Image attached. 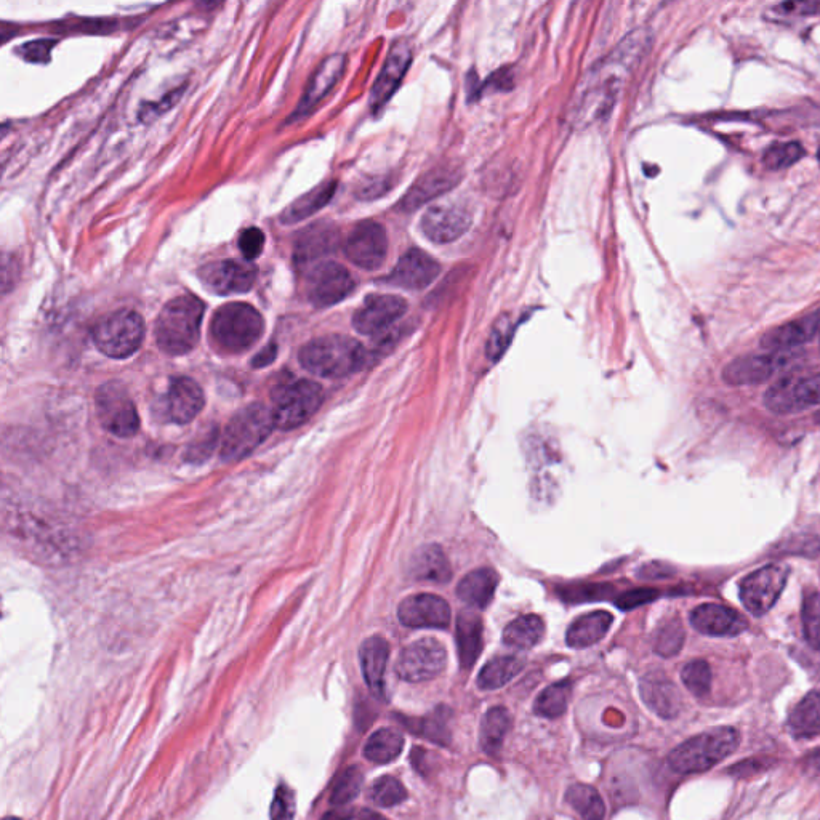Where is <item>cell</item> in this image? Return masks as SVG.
<instances>
[{
	"mask_svg": "<svg viewBox=\"0 0 820 820\" xmlns=\"http://www.w3.org/2000/svg\"><path fill=\"white\" fill-rule=\"evenodd\" d=\"M804 156V149L796 141L776 143L764 153L763 162L769 170L788 169Z\"/></svg>",
	"mask_w": 820,
	"mask_h": 820,
	"instance_id": "47",
	"label": "cell"
},
{
	"mask_svg": "<svg viewBox=\"0 0 820 820\" xmlns=\"http://www.w3.org/2000/svg\"><path fill=\"white\" fill-rule=\"evenodd\" d=\"M545 624L539 615L527 614L513 620L503 630V643L515 649H532L542 641Z\"/></svg>",
	"mask_w": 820,
	"mask_h": 820,
	"instance_id": "38",
	"label": "cell"
},
{
	"mask_svg": "<svg viewBox=\"0 0 820 820\" xmlns=\"http://www.w3.org/2000/svg\"><path fill=\"white\" fill-rule=\"evenodd\" d=\"M340 242L335 226L329 223H316L303 231L295 242V262L298 266L310 265L319 258L334 254Z\"/></svg>",
	"mask_w": 820,
	"mask_h": 820,
	"instance_id": "27",
	"label": "cell"
},
{
	"mask_svg": "<svg viewBox=\"0 0 820 820\" xmlns=\"http://www.w3.org/2000/svg\"><path fill=\"white\" fill-rule=\"evenodd\" d=\"M407 302L396 295H369L353 316L354 329L362 335L383 334L404 316Z\"/></svg>",
	"mask_w": 820,
	"mask_h": 820,
	"instance_id": "18",
	"label": "cell"
},
{
	"mask_svg": "<svg viewBox=\"0 0 820 820\" xmlns=\"http://www.w3.org/2000/svg\"><path fill=\"white\" fill-rule=\"evenodd\" d=\"M273 428H276L273 410L262 402H254L239 410L223 431L222 459L225 462L244 459L265 443Z\"/></svg>",
	"mask_w": 820,
	"mask_h": 820,
	"instance_id": "6",
	"label": "cell"
},
{
	"mask_svg": "<svg viewBox=\"0 0 820 820\" xmlns=\"http://www.w3.org/2000/svg\"><path fill=\"white\" fill-rule=\"evenodd\" d=\"M204 303L193 295L173 298L156 321L157 345L170 356L189 353L199 342Z\"/></svg>",
	"mask_w": 820,
	"mask_h": 820,
	"instance_id": "3",
	"label": "cell"
},
{
	"mask_svg": "<svg viewBox=\"0 0 820 820\" xmlns=\"http://www.w3.org/2000/svg\"><path fill=\"white\" fill-rule=\"evenodd\" d=\"M499 582V574L494 569H476L460 580L457 595L468 606L484 609L492 603Z\"/></svg>",
	"mask_w": 820,
	"mask_h": 820,
	"instance_id": "31",
	"label": "cell"
},
{
	"mask_svg": "<svg viewBox=\"0 0 820 820\" xmlns=\"http://www.w3.org/2000/svg\"><path fill=\"white\" fill-rule=\"evenodd\" d=\"M804 638L808 641L812 649L820 652V593L819 591H809L804 596L803 611Z\"/></svg>",
	"mask_w": 820,
	"mask_h": 820,
	"instance_id": "45",
	"label": "cell"
},
{
	"mask_svg": "<svg viewBox=\"0 0 820 820\" xmlns=\"http://www.w3.org/2000/svg\"><path fill=\"white\" fill-rule=\"evenodd\" d=\"M511 720L510 712L505 707H494L484 715L481 721V734H479V742L481 748L487 755L495 756L503 747L505 737L510 732Z\"/></svg>",
	"mask_w": 820,
	"mask_h": 820,
	"instance_id": "37",
	"label": "cell"
},
{
	"mask_svg": "<svg viewBox=\"0 0 820 820\" xmlns=\"http://www.w3.org/2000/svg\"><path fill=\"white\" fill-rule=\"evenodd\" d=\"M691 624L702 635L726 638L737 636L747 630V620L729 607L721 604H702L691 612Z\"/></svg>",
	"mask_w": 820,
	"mask_h": 820,
	"instance_id": "23",
	"label": "cell"
},
{
	"mask_svg": "<svg viewBox=\"0 0 820 820\" xmlns=\"http://www.w3.org/2000/svg\"><path fill=\"white\" fill-rule=\"evenodd\" d=\"M764 404L779 415L798 414L820 406V374L808 378H782L764 394Z\"/></svg>",
	"mask_w": 820,
	"mask_h": 820,
	"instance_id": "12",
	"label": "cell"
},
{
	"mask_svg": "<svg viewBox=\"0 0 820 820\" xmlns=\"http://www.w3.org/2000/svg\"><path fill=\"white\" fill-rule=\"evenodd\" d=\"M739 742V732L734 728L723 726L710 729L676 747L668 755V764L680 774L710 771L713 766L736 752Z\"/></svg>",
	"mask_w": 820,
	"mask_h": 820,
	"instance_id": "5",
	"label": "cell"
},
{
	"mask_svg": "<svg viewBox=\"0 0 820 820\" xmlns=\"http://www.w3.org/2000/svg\"><path fill=\"white\" fill-rule=\"evenodd\" d=\"M350 817V812L342 811V809H335V811H330L329 814L322 817V820H350Z\"/></svg>",
	"mask_w": 820,
	"mask_h": 820,
	"instance_id": "60",
	"label": "cell"
},
{
	"mask_svg": "<svg viewBox=\"0 0 820 820\" xmlns=\"http://www.w3.org/2000/svg\"><path fill=\"white\" fill-rule=\"evenodd\" d=\"M646 41L648 37L640 33L627 37L624 44H620L619 49L607 58V63L596 71V76L591 79V85L582 97L580 121H593L595 117L606 113L609 105L614 103L622 79L636 65V61L640 60Z\"/></svg>",
	"mask_w": 820,
	"mask_h": 820,
	"instance_id": "1",
	"label": "cell"
},
{
	"mask_svg": "<svg viewBox=\"0 0 820 820\" xmlns=\"http://www.w3.org/2000/svg\"><path fill=\"white\" fill-rule=\"evenodd\" d=\"M364 346L346 335H326L306 343L298 354L303 369L324 378H342L366 364Z\"/></svg>",
	"mask_w": 820,
	"mask_h": 820,
	"instance_id": "2",
	"label": "cell"
},
{
	"mask_svg": "<svg viewBox=\"0 0 820 820\" xmlns=\"http://www.w3.org/2000/svg\"><path fill=\"white\" fill-rule=\"evenodd\" d=\"M263 332L262 314L249 303H228L215 311L210 322V338L220 353H244L257 345Z\"/></svg>",
	"mask_w": 820,
	"mask_h": 820,
	"instance_id": "4",
	"label": "cell"
},
{
	"mask_svg": "<svg viewBox=\"0 0 820 820\" xmlns=\"http://www.w3.org/2000/svg\"><path fill=\"white\" fill-rule=\"evenodd\" d=\"M473 215L467 205H433L423 214L420 228L425 238L436 244H449L470 230Z\"/></svg>",
	"mask_w": 820,
	"mask_h": 820,
	"instance_id": "16",
	"label": "cell"
},
{
	"mask_svg": "<svg viewBox=\"0 0 820 820\" xmlns=\"http://www.w3.org/2000/svg\"><path fill=\"white\" fill-rule=\"evenodd\" d=\"M362 787V772L358 768H348L343 772L340 779L337 780L332 796H330V803L334 806H345L359 795Z\"/></svg>",
	"mask_w": 820,
	"mask_h": 820,
	"instance_id": "48",
	"label": "cell"
},
{
	"mask_svg": "<svg viewBox=\"0 0 820 820\" xmlns=\"http://www.w3.org/2000/svg\"><path fill=\"white\" fill-rule=\"evenodd\" d=\"M359 820H388L386 817L380 816L377 812L369 811V809H364V811L359 814Z\"/></svg>",
	"mask_w": 820,
	"mask_h": 820,
	"instance_id": "61",
	"label": "cell"
},
{
	"mask_svg": "<svg viewBox=\"0 0 820 820\" xmlns=\"http://www.w3.org/2000/svg\"><path fill=\"white\" fill-rule=\"evenodd\" d=\"M335 189H337L335 181H327L324 185L311 189L310 193L298 197L297 201L292 202L284 210V214L281 215V222L284 225H294V223L302 222L305 218L316 214L322 207L329 204L330 199L334 197Z\"/></svg>",
	"mask_w": 820,
	"mask_h": 820,
	"instance_id": "36",
	"label": "cell"
},
{
	"mask_svg": "<svg viewBox=\"0 0 820 820\" xmlns=\"http://www.w3.org/2000/svg\"><path fill=\"white\" fill-rule=\"evenodd\" d=\"M409 571L414 579L425 582L447 583L452 577L451 563L438 545L420 548L410 559Z\"/></svg>",
	"mask_w": 820,
	"mask_h": 820,
	"instance_id": "33",
	"label": "cell"
},
{
	"mask_svg": "<svg viewBox=\"0 0 820 820\" xmlns=\"http://www.w3.org/2000/svg\"><path fill=\"white\" fill-rule=\"evenodd\" d=\"M324 401L321 385L311 380H290L281 383L273 393V417L276 428L289 431L302 427L303 423L318 412Z\"/></svg>",
	"mask_w": 820,
	"mask_h": 820,
	"instance_id": "7",
	"label": "cell"
},
{
	"mask_svg": "<svg viewBox=\"0 0 820 820\" xmlns=\"http://www.w3.org/2000/svg\"><path fill=\"white\" fill-rule=\"evenodd\" d=\"M343 71H345V57L343 55H332V57L327 58L319 66L314 76L311 77L310 84L306 87L305 95H303L294 117H302L311 113L327 97V93L334 89L337 82L340 81Z\"/></svg>",
	"mask_w": 820,
	"mask_h": 820,
	"instance_id": "28",
	"label": "cell"
},
{
	"mask_svg": "<svg viewBox=\"0 0 820 820\" xmlns=\"http://www.w3.org/2000/svg\"><path fill=\"white\" fill-rule=\"evenodd\" d=\"M792 359V351L750 354L729 362L728 366L724 367L723 380L732 386L758 385L787 367Z\"/></svg>",
	"mask_w": 820,
	"mask_h": 820,
	"instance_id": "17",
	"label": "cell"
},
{
	"mask_svg": "<svg viewBox=\"0 0 820 820\" xmlns=\"http://www.w3.org/2000/svg\"><path fill=\"white\" fill-rule=\"evenodd\" d=\"M353 290V276L340 263L321 262L306 274V294L318 308L337 305Z\"/></svg>",
	"mask_w": 820,
	"mask_h": 820,
	"instance_id": "13",
	"label": "cell"
},
{
	"mask_svg": "<svg viewBox=\"0 0 820 820\" xmlns=\"http://www.w3.org/2000/svg\"><path fill=\"white\" fill-rule=\"evenodd\" d=\"M460 667L471 670L483 651V620L476 612L463 611L457 619Z\"/></svg>",
	"mask_w": 820,
	"mask_h": 820,
	"instance_id": "30",
	"label": "cell"
},
{
	"mask_svg": "<svg viewBox=\"0 0 820 820\" xmlns=\"http://www.w3.org/2000/svg\"><path fill=\"white\" fill-rule=\"evenodd\" d=\"M447 664V652L435 638L414 641L402 649L396 662V673L407 683L433 680L443 673Z\"/></svg>",
	"mask_w": 820,
	"mask_h": 820,
	"instance_id": "11",
	"label": "cell"
},
{
	"mask_svg": "<svg viewBox=\"0 0 820 820\" xmlns=\"http://www.w3.org/2000/svg\"><path fill=\"white\" fill-rule=\"evenodd\" d=\"M404 748V737L396 729L382 728L374 732L364 747V756L372 763L386 764L396 760Z\"/></svg>",
	"mask_w": 820,
	"mask_h": 820,
	"instance_id": "40",
	"label": "cell"
},
{
	"mask_svg": "<svg viewBox=\"0 0 820 820\" xmlns=\"http://www.w3.org/2000/svg\"><path fill=\"white\" fill-rule=\"evenodd\" d=\"M780 553L817 558L820 555V537L814 534L792 535L779 545Z\"/></svg>",
	"mask_w": 820,
	"mask_h": 820,
	"instance_id": "49",
	"label": "cell"
},
{
	"mask_svg": "<svg viewBox=\"0 0 820 820\" xmlns=\"http://www.w3.org/2000/svg\"><path fill=\"white\" fill-rule=\"evenodd\" d=\"M372 803L380 808H393L406 800L407 792L404 785L396 777L383 776L375 780L369 792Z\"/></svg>",
	"mask_w": 820,
	"mask_h": 820,
	"instance_id": "43",
	"label": "cell"
},
{
	"mask_svg": "<svg viewBox=\"0 0 820 820\" xmlns=\"http://www.w3.org/2000/svg\"><path fill=\"white\" fill-rule=\"evenodd\" d=\"M257 268L249 262L222 260L209 263L199 270V279L212 294H244L254 287Z\"/></svg>",
	"mask_w": 820,
	"mask_h": 820,
	"instance_id": "15",
	"label": "cell"
},
{
	"mask_svg": "<svg viewBox=\"0 0 820 820\" xmlns=\"http://www.w3.org/2000/svg\"><path fill=\"white\" fill-rule=\"evenodd\" d=\"M612 620H614V617L606 611H596L582 615L567 630V646L574 649H583L599 643L609 632Z\"/></svg>",
	"mask_w": 820,
	"mask_h": 820,
	"instance_id": "34",
	"label": "cell"
},
{
	"mask_svg": "<svg viewBox=\"0 0 820 820\" xmlns=\"http://www.w3.org/2000/svg\"><path fill=\"white\" fill-rule=\"evenodd\" d=\"M511 337H513V324H511L510 318L503 316V318L497 319L494 327H492L489 342H487V356L492 361H497L510 345Z\"/></svg>",
	"mask_w": 820,
	"mask_h": 820,
	"instance_id": "50",
	"label": "cell"
},
{
	"mask_svg": "<svg viewBox=\"0 0 820 820\" xmlns=\"http://www.w3.org/2000/svg\"><path fill=\"white\" fill-rule=\"evenodd\" d=\"M641 577L644 579H664V577H668V575H672V571L668 569L667 566L660 563H652L648 564V566H644L640 572Z\"/></svg>",
	"mask_w": 820,
	"mask_h": 820,
	"instance_id": "58",
	"label": "cell"
},
{
	"mask_svg": "<svg viewBox=\"0 0 820 820\" xmlns=\"http://www.w3.org/2000/svg\"><path fill=\"white\" fill-rule=\"evenodd\" d=\"M218 443V431H205L201 438L196 439L194 443L189 444L188 451H186V460L189 463H202L209 459L215 446Z\"/></svg>",
	"mask_w": 820,
	"mask_h": 820,
	"instance_id": "52",
	"label": "cell"
},
{
	"mask_svg": "<svg viewBox=\"0 0 820 820\" xmlns=\"http://www.w3.org/2000/svg\"><path fill=\"white\" fill-rule=\"evenodd\" d=\"M101 427L117 438H132L140 430L137 407L121 382H108L98 388L95 396Z\"/></svg>",
	"mask_w": 820,
	"mask_h": 820,
	"instance_id": "9",
	"label": "cell"
},
{
	"mask_svg": "<svg viewBox=\"0 0 820 820\" xmlns=\"http://www.w3.org/2000/svg\"><path fill=\"white\" fill-rule=\"evenodd\" d=\"M788 567L784 564H769L748 574L740 583V601L755 617L768 614L787 585Z\"/></svg>",
	"mask_w": 820,
	"mask_h": 820,
	"instance_id": "10",
	"label": "cell"
},
{
	"mask_svg": "<svg viewBox=\"0 0 820 820\" xmlns=\"http://www.w3.org/2000/svg\"><path fill=\"white\" fill-rule=\"evenodd\" d=\"M451 718V710L441 705V707L436 708L435 712L423 716V718L398 716V721L402 726H406L412 734L430 740L433 744L447 747L452 740Z\"/></svg>",
	"mask_w": 820,
	"mask_h": 820,
	"instance_id": "32",
	"label": "cell"
},
{
	"mask_svg": "<svg viewBox=\"0 0 820 820\" xmlns=\"http://www.w3.org/2000/svg\"><path fill=\"white\" fill-rule=\"evenodd\" d=\"M345 254L351 263L362 270H378L388 255L385 228L372 220L358 223L346 238Z\"/></svg>",
	"mask_w": 820,
	"mask_h": 820,
	"instance_id": "14",
	"label": "cell"
},
{
	"mask_svg": "<svg viewBox=\"0 0 820 820\" xmlns=\"http://www.w3.org/2000/svg\"><path fill=\"white\" fill-rule=\"evenodd\" d=\"M145 330V321L140 314L130 310L116 311L93 327V343L108 358L125 359L140 350Z\"/></svg>",
	"mask_w": 820,
	"mask_h": 820,
	"instance_id": "8",
	"label": "cell"
},
{
	"mask_svg": "<svg viewBox=\"0 0 820 820\" xmlns=\"http://www.w3.org/2000/svg\"><path fill=\"white\" fill-rule=\"evenodd\" d=\"M566 801L583 820H603L606 816L603 798L590 785H571L566 793Z\"/></svg>",
	"mask_w": 820,
	"mask_h": 820,
	"instance_id": "41",
	"label": "cell"
},
{
	"mask_svg": "<svg viewBox=\"0 0 820 820\" xmlns=\"http://www.w3.org/2000/svg\"><path fill=\"white\" fill-rule=\"evenodd\" d=\"M817 334H820V310L768 330L761 337V348L769 353H785L811 342Z\"/></svg>",
	"mask_w": 820,
	"mask_h": 820,
	"instance_id": "21",
	"label": "cell"
},
{
	"mask_svg": "<svg viewBox=\"0 0 820 820\" xmlns=\"http://www.w3.org/2000/svg\"><path fill=\"white\" fill-rule=\"evenodd\" d=\"M460 181V172L457 167H438L415 181L414 186L407 191L406 196L399 201L398 207L404 212L419 209L427 202L433 201L439 194L446 193Z\"/></svg>",
	"mask_w": 820,
	"mask_h": 820,
	"instance_id": "25",
	"label": "cell"
},
{
	"mask_svg": "<svg viewBox=\"0 0 820 820\" xmlns=\"http://www.w3.org/2000/svg\"><path fill=\"white\" fill-rule=\"evenodd\" d=\"M4 820H20V819H17V817H7V819H4Z\"/></svg>",
	"mask_w": 820,
	"mask_h": 820,
	"instance_id": "62",
	"label": "cell"
},
{
	"mask_svg": "<svg viewBox=\"0 0 820 820\" xmlns=\"http://www.w3.org/2000/svg\"><path fill=\"white\" fill-rule=\"evenodd\" d=\"M788 729L795 739L820 736V691H811L788 716Z\"/></svg>",
	"mask_w": 820,
	"mask_h": 820,
	"instance_id": "35",
	"label": "cell"
},
{
	"mask_svg": "<svg viewBox=\"0 0 820 820\" xmlns=\"http://www.w3.org/2000/svg\"><path fill=\"white\" fill-rule=\"evenodd\" d=\"M205 399L193 378L175 377L165 394V415L170 422L186 425L201 414Z\"/></svg>",
	"mask_w": 820,
	"mask_h": 820,
	"instance_id": "22",
	"label": "cell"
},
{
	"mask_svg": "<svg viewBox=\"0 0 820 820\" xmlns=\"http://www.w3.org/2000/svg\"><path fill=\"white\" fill-rule=\"evenodd\" d=\"M388 659H390V644L382 636H372L361 644L359 660H361L362 676L374 696L383 697V692H385V672Z\"/></svg>",
	"mask_w": 820,
	"mask_h": 820,
	"instance_id": "29",
	"label": "cell"
},
{
	"mask_svg": "<svg viewBox=\"0 0 820 820\" xmlns=\"http://www.w3.org/2000/svg\"><path fill=\"white\" fill-rule=\"evenodd\" d=\"M274 358H276V346H266L262 353L255 356L252 364H254V367H265L268 366L270 362H273Z\"/></svg>",
	"mask_w": 820,
	"mask_h": 820,
	"instance_id": "59",
	"label": "cell"
},
{
	"mask_svg": "<svg viewBox=\"0 0 820 820\" xmlns=\"http://www.w3.org/2000/svg\"><path fill=\"white\" fill-rule=\"evenodd\" d=\"M640 694L644 704L660 718L673 720L680 715L683 705L680 691L662 673H649L644 676L640 683Z\"/></svg>",
	"mask_w": 820,
	"mask_h": 820,
	"instance_id": "26",
	"label": "cell"
},
{
	"mask_svg": "<svg viewBox=\"0 0 820 820\" xmlns=\"http://www.w3.org/2000/svg\"><path fill=\"white\" fill-rule=\"evenodd\" d=\"M295 819V795L287 785L281 784L274 793L271 804V820Z\"/></svg>",
	"mask_w": 820,
	"mask_h": 820,
	"instance_id": "51",
	"label": "cell"
},
{
	"mask_svg": "<svg viewBox=\"0 0 820 820\" xmlns=\"http://www.w3.org/2000/svg\"><path fill=\"white\" fill-rule=\"evenodd\" d=\"M238 246L246 260H254L265 249V234L258 228H247L239 234Z\"/></svg>",
	"mask_w": 820,
	"mask_h": 820,
	"instance_id": "53",
	"label": "cell"
},
{
	"mask_svg": "<svg viewBox=\"0 0 820 820\" xmlns=\"http://www.w3.org/2000/svg\"><path fill=\"white\" fill-rule=\"evenodd\" d=\"M569 697H571V683L569 681L551 684L547 689H543L540 696L535 700V715L550 718V720L559 718L567 710Z\"/></svg>",
	"mask_w": 820,
	"mask_h": 820,
	"instance_id": "42",
	"label": "cell"
},
{
	"mask_svg": "<svg viewBox=\"0 0 820 820\" xmlns=\"http://www.w3.org/2000/svg\"><path fill=\"white\" fill-rule=\"evenodd\" d=\"M451 607L436 595L409 596L399 604L398 619L409 628H446L451 624Z\"/></svg>",
	"mask_w": 820,
	"mask_h": 820,
	"instance_id": "19",
	"label": "cell"
},
{
	"mask_svg": "<svg viewBox=\"0 0 820 820\" xmlns=\"http://www.w3.org/2000/svg\"><path fill=\"white\" fill-rule=\"evenodd\" d=\"M657 595H659V593H657L656 590H651V588H640V590L628 591V593H624V595L617 599V606L622 607L625 611H630V609H635V607L651 603V601L657 598Z\"/></svg>",
	"mask_w": 820,
	"mask_h": 820,
	"instance_id": "54",
	"label": "cell"
},
{
	"mask_svg": "<svg viewBox=\"0 0 820 820\" xmlns=\"http://www.w3.org/2000/svg\"><path fill=\"white\" fill-rule=\"evenodd\" d=\"M57 44V42L52 41H36V42H29V44L23 45L20 49L21 55L23 58L28 61H33V63H47L50 58V52H52L53 45Z\"/></svg>",
	"mask_w": 820,
	"mask_h": 820,
	"instance_id": "56",
	"label": "cell"
},
{
	"mask_svg": "<svg viewBox=\"0 0 820 820\" xmlns=\"http://www.w3.org/2000/svg\"><path fill=\"white\" fill-rule=\"evenodd\" d=\"M780 17H806V15H817L820 13V4L816 2H788L779 4L772 9Z\"/></svg>",
	"mask_w": 820,
	"mask_h": 820,
	"instance_id": "55",
	"label": "cell"
},
{
	"mask_svg": "<svg viewBox=\"0 0 820 820\" xmlns=\"http://www.w3.org/2000/svg\"><path fill=\"white\" fill-rule=\"evenodd\" d=\"M524 659L516 656H500L489 660L478 676V686L484 691L499 689L523 672Z\"/></svg>",
	"mask_w": 820,
	"mask_h": 820,
	"instance_id": "39",
	"label": "cell"
},
{
	"mask_svg": "<svg viewBox=\"0 0 820 820\" xmlns=\"http://www.w3.org/2000/svg\"><path fill=\"white\" fill-rule=\"evenodd\" d=\"M803 771L806 776L820 782V748L812 750L803 758Z\"/></svg>",
	"mask_w": 820,
	"mask_h": 820,
	"instance_id": "57",
	"label": "cell"
},
{
	"mask_svg": "<svg viewBox=\"0 0 820 820\" xmlns=\"http://www.w3.org/2000/svg\"><path fill=\"white\" fill-rule=\"evenodd\" d=\"M684 628L681 620H668L657 630L654 638V651L662 657H673L683 649Z\"/></svg>",
	"mask_w": 820,
	"mask_h": 820,
	"instance_id": "46",
	"label": "cell"
},
{
	"mask_svg": "<svg viewBox=\"0 0 820 820\" xmlns=\"http://www.w3.org/2000/svg\"><path fill=\"white\" fill-rule=\"evenodd\" d=\"M410 61H412L410 45L404 39L394 42L388 57H386L382 73L378 76L374 89L370 93L372 108H382L386 101L390 100L391 95L396 92L399 84H401L402 77L406 76Z\"/></svg>",
	"mask_w": 820,
	"mask_h": 820,
	"instance_id": "24",
	"label": "cell"
},
{
	"mask_svg": "<svg viewBox=\"0 0 820 820\" xmlns=\"http://www.w3.org/2000/svg\"><path fill=\"white\" fill-rule=\"evenodd\" d=\"M439 273L441 265L435 258L423 250L410 249L399 258L398 265L394 266V270L388 276V281L402 289L420 290L430 286L431 282L438 278Z\"/></svg>",
	"mask_w": 820,
	"mask_h": 820,
	"instance_id": "20",
	"label": "cell"
},
{
	"mask_svg": "<svg viewBox=\"0 0 820 820\" xmlns=\"http://www.w3.org/2000/svg\"><path fill=\"white\" fill-rule=\"evenodd\" d=\"M681 680L696 697H705L712 688V668L705 660H692L681 670Z\"/></svg>",
	"mask_w": 820,
	"mask_h": 820,
	"instance_id": "44",
	"label": "cell"
}]
</instances>
